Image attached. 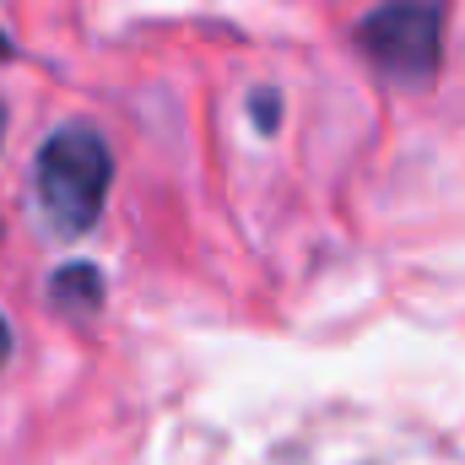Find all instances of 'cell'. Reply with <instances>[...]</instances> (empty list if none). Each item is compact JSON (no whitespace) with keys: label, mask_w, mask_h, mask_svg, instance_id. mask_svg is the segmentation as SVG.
Instances as JSON below:
<instances>
[{"label":"cell","mask_w":465,"mask_h":465,"mask_svg":"<svg viewBox=\"0 0 465 465\" xmlns=\"http://www.w3.org/2000/svg\"><path fill=\"white\" fill-rule=\"evenodd\" d=\"M109 179H114L109 141L93 124H60L38 152V206L49 228L65 238L87 232L109 201Z\"/></svg>","instance_id":"obj_1"},{"label":"cell","mask_w":465,"mask_h":465,"mask_svg":"<svg viewBox=\"0 0 465 465\" xmlns=\"http://www.w3.org/2000/svg\"><path fill=\"white\" fill-rule=\"evenodd\" d=\"M439 33H444V5L439 0H384V5L368 11L357 44L384 76L417 87L439 71Z\"/></svg>","instance_id":"obj_2"},{"label":"cell","mask_w":465,"mask_h":465,"mask_svg":"<svg viewBox=\"0 0 465 465\" xmlns=\"http://www.w3.org/2000/svg\"><path fill=\"white\" fill-rule=\"evenodd\" d=\"M49 298H54V309H60V314L87 320V314H98V309H104V276H98L93 265H65V271H54Z\"/></svg>","instance_id":"obj_3"},{"label":"cell","mask_w":465,"mask_h":465,"mask_svg":"<svg viewBox=\"0 0 465 465\" xmlns=\"http://www.w3.org/2000/svg\"><path fill=\"white\" fill-rule=\"evenodd\" d=\"M249 119H260V130H265V135H271V130H276V93H260V98H249Z\"/></svg>","instance_id":"obj_4"},{"label":"cell","mask_w":465,"mask_h":465,"mask_svg":"<svg viewBox=\"0 0 465 465\" xmlns=\"http://www.w3.org/2000/svg\"><path fill=\"white\" fill-rule=\"evenodd\" d=\"M5 357H11V325L0 320V362H5Z\"/></svg>","instance_id":"obj_5"},{"label":"cell","mask_w":465,"mask_h":465,"mask_svg":"<svg viewBox=\"0 0 465 465\" xmlns=\"http://www.w3.org/2000/svg\"><path fill=\"white\" fill-rule=\"evenodd\" d=\"M5 54H11V38H5V33H0V60H5Z\"/></svg>","instance_id":"obj_6"},{"label":"cell","mask_w":465,"mask_h":465,"mask_svg":"<svg viewBox=\"0 0 465 465\" xmlns=\"http://www.w3.org/2000/svg\"><path fill=\"white\" fill-rule=\"evenodd\" d=\"M0 135H5V109H0Z\"/></svg>","instance_id":"obj_7"}]
</instances>
